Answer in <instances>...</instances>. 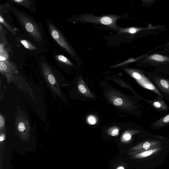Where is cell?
I'll list each match as a JSON object with an SVG mask.
<instances>
[{
	"instance_id": "obj_22",
	"label": "cell",
	"mask_w": 169,
	"mask_h": 169,
	"mask_svg": "<svg viewBox=\"0 0 169 169\" xmlns=\"http://www.w3.org/2000/svg\"><path fill=\"white\" fill-rule=\"evenodd\" d=\"M5 139V136L4 134H2L1 136V137H0V141H2L4 140Z\"/></svg>"
},
{
	"instance_id": "obj_11",
	"label": "cell",
	"mask_w": 169,
	"mask_h": 169,
	"mask_svg": "<svg viewBox=\"0 0 169 169\" xmlns=\"http://www.w3.org/2000/svg\"><path fill=\"white\" fill-rule=\"evenodd\" d=\"M57 59L59 61L63 63L69 65H72V64L71 63L69 60L66 57H65L62 55H59L57 56Z\"/></svg>"
},
{
	"instance_id": "obj_10",
	"label": "cell",
	"mask_w": 169,
	"mask_h": 169,
	"mask_svg": "<svg viewBox=\"0 0 169 169\" xmlns=\"http://www.w3.org/2000/svg\"><path fill=\"white\" fill-rule=\"evenodd\" d=\"M152 61L157 62H163L169 60L168 58L162 55L154 54L149 56L148 58Z\"/></svg>"
},
{
	"instance_id": "obj_12",
	"label": "cell",
	"mask_w": 169,
	"mask_h": 169,
	"mask_svg": "<svg viewBox=\"0 0 169 169\" xmlns=\"http://www.w3.org/2000/svg\"><path fill=\"white\" fill-rule=\"evenodd\" d=\"M21 42L24 47L27 49L32 50H35L36 49L34 46L27 40H22L21 41Z\"/></svg>"
},
{
	"instance_id": "obj_13",
	"label": "cell",
	"mask_w": 169,
	"mask_h": 169,
	"mask_svg": "<svg viewBox=\"0 0 169 169\" xmlns=\"http://www.w3.org/2000/svg\"><path fill=\"white\" fill-rule=\"evenodd\" d=\"M14 2L20 5H24L26 7H28L29 5V1H22V0H15Z\"/></svg>"
},
{
	"instance_id": "obj_17",
	"label": "cell",
	"mask_w": 169,
	"mask_h": 169,
	"mask_svg": "<svg viewBox=\"0 0 169 169\" xmlns=\"http://www.w3.org/2000/svg\"><path fill=\"white\" fill-rule=\"evenodd\" d=\"M78 89L80 92L83 93H85L87 91V90L84 86L82 85H79L78 86Z\"/></svg>"
},
{
	"instance_id": "obj_21",
	"label": "cell",
	"mask_w": 169,
	"mask_h": 169,
	"mask_svg": "<svg viewBox=\"0 0 169 169\" xmlns=\"http://www.w3.org/2000/svg\"><path fill=\"white\" fill-rule=\"evenodd\" d=\"M123 138L127 141L130 140L131 138V135L129 134H127L123 136Z\"/></svg>"
},
{
	"instance_id": "obj_18",
	"label": "cell",
	"mask_w": 169,
	"mask_h": 169,
	"mask_svg": "<svg viewBox=\"0 0 169 169\" xmlns=\"http://www.w3.org/2000/svg\"><path fill=\"white\" fill-rule=\"evenodd\" d=\"M18 128L19 130L21 132L24 131L25 130V127L24 123L22 122L20 123L19 124Z\"/></svg>"
},
{
	"instance_id": "obj_8",
	"label": "cell",
	"mask_w": 169,
	"mask_h": 169,
	"mask_svg": "<svg viewBox=\"0 0 169 169\" xmlns=\"http://www.w3.org/2000/svg\"><path fill=\"white\" fill-rule=\"evenodd\" d=\"M156 27H151L145 28H138L136 27H130L126 29H120L119 33H126L130 34H134L137 32H139L142 30H149L157 29Z\"/></svg>"
},
{
	"instance_id": "obj_3",
	"label": "cell",
	"mask_w": 169,
	"mask_h": 169,
	"mask_svg": "<svg viewBox=\"0 0 169 169\" xmlns=\"http://www.w3.org/2000/svg\"><path fill=\"white\" fill-rule=\"evenodd\" d=\"M16 14L26 31L36 40H42L41 34L37 26L32 21L22 14L16 12Z\"/></svg>"
},
{
	"instance_id": "obj_16",
	"label": "cell",
	"mask_w": 169,
	"mask_h": 169,
	"mask_svg": "<svg viewBox=\"0 0 169 169\" xmlns=\"http://www.w3.org/2000/svg\"><path fill=\"white\" fill-rule=\"evenodd\" d=\"M48 80L50 83L52 85H54L55 83L56 80L53 75L49 74L48 75Z\"/></svg>"
},
{
	"instance_id": "obj_2",
	"label": "cell",
	"mask_w": 169,
	"mask_h": 169,
	"mask_svg": "<svg viewBox=\"0 0 169 169\" xmlns=\"http://www.w3.org/2000/svg\"><path fill=\"white\" fill-rule=\"evenodd\" d=\"M127 71L131 76L137 81L140 84L146 89L154 92L159 96L162 98L163 96L154 85L144 75L137 70L128 69Z\"/></svg>"
},
{
	"instance_id": "obj_19",
	"label": "cell",
	"mask_w": 169,
	"mask_h": 169,
	"mask_svg": "<svg viewBox=\"0 0 169 169\" xmlns=\"http://www.w3.org/2000/svg\"><path fill=\"white\" fill-rule=\"evenodd\" d=\"M119 129H115L111 131V135L113 137L116 136L119 134Z\"/></svg>"
},
{
	"instance_id": "obj_4",
	"label": "cell",
	"mask_w": 169,
	"mask_h": 169,
	"mask_svg": "<svg viewBox=\"0 0 169 169\" xmlns=\"http://www.w3.org/2000/svg\"><path fill=\"white\" fill-rule=\"evenodd\" d=\"M51 35L53 39L62 47L68 52L71 55H73L74 52L66 42L61 33L53 26L50 25Z\"/></svg>"
},
{
	"instance_id": "obj_14",
	"label": "cell",
	"mask_w": 169,
	"mask_h": 169,
	"mask_svg": "<svg viewBox=\"0 0 169 169\" xmlns=\"http://www.w3.org/2000/svg\"><path fill=\"white\" fill-rule=\"evenodd\" d=\"M114 104L116 106H121L123 102L122 99L120 98L116 99L114 101Z\"/></svg>"
},
{
	"instance_id": "obj_15",
	"label": "cell",
	"mask_w": 169,
	"mask_h": 169,
	"mask_svg": "<svg viewBox=\"0 0 169 169\" xmlns=\"http://www.w3.org/2000/svg\"><path fill=\"white\" fill-rule=\"evenodd\" d=\"M88 121L90 124L94 125L96 122V118L92 116H89L88 119Z\"/></svg>"
},
{
	"instance_id": "obj_23",
	"label": "cell",
	"mask_w": 169,
	"mask_h": 169,
	"mask_svg": "<svg viewBox=\"0 0 169 169\" xmlns=\"http://www.w3.org/2000/svg\"><path fill=\"white\" fill-rule=\"evenodd\" d=\"M117 169H125L124 168L122 167H120L117 168Z\"/></svg>"
},
{
	"instance_id": "obj_9",
	"label": "cell",
	"mask_w": 169,
	"mask_h": 169,
	"mask_svg": "<svg viewBox=\"0 0 169 169\" xmlns=\"http://www.w3.org/2000/svg\"><path fill=\"white\" fill-rule=\"evenodd\" d=\"M160 149L159 148L152 149L146 151L142 152L140 153L136 154L134 155V157L136 158H142L144 157H147L151 156L157 152L159 151Z\"/></svg>"
},
{
	"instance_id": "obj_5",
	"label": "cell",
	"mask_w": 169,
	"mask_h": 169,
	"mask_svg": "<svg viewBox=\"0 0 169 169\" xmlns=\"http://www.w3.org/2000/svg\"><path fill=\"white\" fill-rule=\"evenodd\" d=\"M148 102L156 110L163 111L168 110L169 109L167 105L161 97L159 96L157 99L153 101L148 100Z\"/></svg>"
},
{
	"instance_id": "obj_20",
	"label": "cell",
	"mask_w": 169,
	"mask_h": 169,
	"mask_svg": "<svg viewBox=\"0 0 169 169\" xmlns=\"http://www.w3.org/2000/svg\"><path fill=\"white\" fill-rule=\"evenodd\" d=\"M5 123V120L4 119L3 116L2 115L0 116V127H1V128L3 127Z\"/></svg>"
},
{
	"instance_id": "obj_7",
	"label": "cell",
	"mask_w": 169,
	"mask_h": 169,
	"mask_svg": "<svg viewBox=\"0 0 169 169\" xmlns=\"http://www.w3.org/2000/svg\"><path fill=\"white\" fill-rule=\"evenodd\" d=\"M168 125H169V113L153 123L150 127L153 129H159Z\"/></svg>"
},
{
	"instance_id": "obj_6",
	"label": "cell",
	"mask_w": 169,
	"mask_h": 169,
	"mask_svg": "<svg viewBox=\"0 0 169 169\" xmlns=\"http://www.w3.org/2000/svg\"><path fill=\"white\" fill-rule=\"evenodd\" d=\"M154 81L161 91L169 95V81L163 78H156Z\"/></svg>"
},
{
	"instance_id": "obj_1",
	"label": "cell",
	"mask_w": 169,
	"mask_h": 169,
	"mask_svg": "<svg viewBox=\"0 0 169 169\" xmlns=\"http://www.w3.org/2000/svg\"><path fill=\"white\" fill-rule=\"evenodd\" d=\"M119 17L118 16L112 15L96 17L92 15H86L81 17L80 19L82 21L103 25L115 28L116 21Z\"/></svg>"
}]
</instances>
